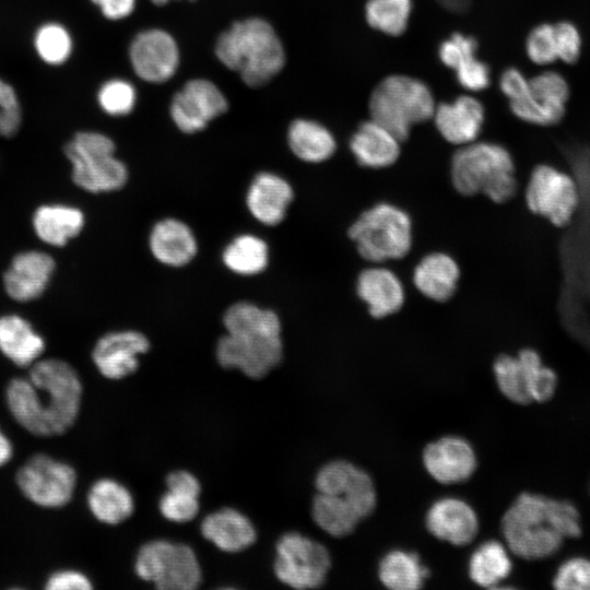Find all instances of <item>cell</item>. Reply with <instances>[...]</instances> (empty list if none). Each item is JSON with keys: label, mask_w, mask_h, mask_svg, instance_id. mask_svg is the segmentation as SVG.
<instances>
[{"label": "cell", "mask_w": 590, "mask_h": 590, "mask_svg": "<svg viewBox=\"0 0 590 590\" xmlns=\"http://www.w3.org/2000/svg\"><path fill=\"white\" fill-rule=\"evenodd\" d=\"M135 574L161 590H193L202 574L191 547L166 540H153L138 552Z\"/></svg>", "instance_id": "obj_10"}, {"label": "cell", "mask_w": 590, "mask_h": 590, "mask_svg": "<svg viewBox=\"0 0 590 590\" xmlns=\"http://www.w3.org/2000/svg\"><path fill=\"white\" fill-rule=\"evenodd\" d=\"M356 294L376 319L398 312L405 300V291L399 276L382 264H371L356 279Z\"/></svg>", "instance_id": "obj_21"}, {"label": "cell", "mask_w": 590, "mask_h": 590, "mask_svg": "<svg viewBox=\"0 0 590 590\" xmlns=\"http://www.w3.org/2000/svg\"><path fill=\"white\" fill-rule=\"evenodd\" d=\"M459 50L451 69L458 83L471 92L483 91L491 84L489 67L475 56L477 43L472 36L458 33Z\"/></svg>", "instance_id": "obj_36"}, {"label": "cell", "mask_w": 590, "mask_h": 590, "mask_svg": "<svg viewBox=\"0 0 590 590\" xmlns=\"http://www.w3.org/2000/svg\"><path fill=\"white\" fill-rule=\"evenodd\" d=\"M72 181L91 193L121 189L129 178L126 164L116 156V144L98 131H79L64 144Z\"/></svg>", "instance_id": "obj_9"}, {"label": "cell", "mask_w": 590, "mask_h": 590, "mask_svg": "<svg viewBox=\"0 0 590 590\" xmlns=\"http://www.w3.org/2000/svg\"><path fill=\"white\" fill-rule=\"evenodd\" d=\"M98 7L103 16L110 21H119L131 15L137 0H90Z\"/></svg>", "instance_id": "obj_47"}, {"label": "cell", "mask_w": 590, "mask_h": 590, "mask_svg": "<svg viewBox=\"0 0 590 590\" xmlns=\"http://www.w3.org/2000/svg\"><path fill=\"white\" fill-rule=\"evenodd\" d=\"M329 550L298 532L283 534L275 545L274 574L284 585L298 589L321 587L331 568Z\"/></svg>", "instance_id": "obj_11"}, {"label": "cell", "mask_w": 590, "mask_h": 590, "mask_svg": "<svg viewBox=\"0 0 590 590\" xmlns=\"http://www.w3.org/2000/svg\"><path fill=\"white\" fill-rule=\"evenodd\" d=\"M15 480L20 492L34 505L61 508L72 499L78 475L71 464L36 453L20 467Z\"/></svg>", "instance_id": "obj_12"}, {"label": "cell", "mask_w": 590, "mask_h": 590, "mask_svg": "<svg viewBox=\"0 0 590 590\" xmlns=\"http://www.w3.org/2000/svg\"><path fill=\"white\" fill-rule=\"evenodd\" d=\"M93 585L83 573L74 569H60L51 573L45 583L47 590H90Z\"/></svg>", "instance_id": "obj_45"}, {"label": "cell", "mask_w": 590, "mask_h": 590, "mask_svg": "<svg viewBox=\"0 0 590 590\" xmlns=\"http://www.w3.org/2000/svg\"><path fill=\"white\" fill-rule=\"evenodd\" d=\"M46 347L31 322L15 314L0 316V352L14 365L30 367Z\"/></svg>", "instance_id": "obj_28"}, {"label": "cell", "mask_w": 590, "mask_h": 590, "mask_svg": "<svg viewBox=\"0 0 590 590\" xmlns=\"http://www.w3.org/2000/svg\"><path fill=\"white\" fill-rule=\"evenodd\" d=\"M26 377L11 379L5 402L15 422L38 437L60 436L75 423L83 387L73 366L60 358H39Z\"/></svg>", "instance_id": "obj_1"}, {"label": "cell", "mask_w": 590, "mask_h": 590, "mask_svg": "<svg viewBox=\"0 0 590 590\" xmlns=\"http://www.w3.org/2000/svg\"><path fill=\"white\" fill-rule=\"evenodd\" d=\"M526 51L529 59L541 66L557 60L554 24L543 23L535 26L527 37Z\"/></svg>", "instance_id": "obj_40"}, {"label": "cell", "mask_w": 590, "mask_h": 590, "mask_svg": "<svg viewBox=\"0 0 590 590\" xmlns=\"http://www.w3.org/2000/svg\"><path fill=\"white\" fill-rule=\"evenodd\" d=\"M227 109L228 102L221 88L208 79L196 78L187 81L174 94L169 116L179 131L194 134L204 130Z\"/></svg>", "instance_id": "obj_14"}, {"label": "cell", "mask_w": 590, "mask_h": 590, "mask_svg": "<svg viewBox=\"0 0 590 590\" xmlns=\"http://www.w3.org/2000/svg\"><path fill=\"white\" fill-rule=\"evenodd\" d=\"M578 202V188L569 175L545 164L532 170L526 189V203L532 213L563 227L570 222Z\"/></svg>", "instance_id": "obj_13"}, {"label": "cell", "mask_w": 590, "mask_h": 590, "mask_svg": "<svg viewBox=\"0 0 590 590\" xmlns=\"http://www.w3.org/2000/svg\"><path fill=\"white\" fill-rule=\"evenodd\" d=\"M223 323L226 334L216 344L219 364L237 368L252 379L268 375L282 361L281 320L276 312L249 302L229 306Z\"/></svg>", "instance_id": "obj_3"}, {"label": "cell", "mask_w": 590, "mask_h": 590, "mask_svg": "<svg viewBox=\"0 0 590 590\" xmlns=\"http://www.w3.org/2000/svg\"><path fill=\"white\" fill-rule=\"evenodd\" d=\"M13 451L14 449L10 438L0 427V468L5 465L12 459Z\"/></svg>", "instance_id": "obj_49"}, {"label": "cell", "mask_w": 590, "mask_h": 590, "mask_svg": "<svg viewBox=\"0 0 590 590\" xmlns=\"http://www.w3.org/2000/svg\"><path fill=\"white\" fill-rule=\"evenodd\" d=\"M149 349L150 341L139 331H113L96 341L92 359L105 378L118 380L138 369L139 356L146 353Z\"/></svg>", "instance_id": "obj_18"}, {"label": "cell", "mask_w": 590, "mask_h": 590, "mask_svg": "<svg viewBox=\"0 0 590 590\" xmlns=\"http://www.w3.org/2000/svg\"><path fill=\"white\" fill-rule=\"evenodd\" d=\"M515 173L511 154L498 143L474 141L462 145L450 162V180L457 192L467 197L482 193L495 203L515 197Z\"/></svg>", "instance_id": "obj_6"}, {"label": "cell", "mask_w": 590, "mask_h": 590, "mask_svg": "<svg viewBox=\"0 0 590 590\" xmlns=\"http://www.w3.org/2000/svg\"><path fill=\"white\" fill-rule=\"evenodd\" d=\"M149 246L153 257L169 267L188 264L198 251V243L191 228L174 217L163 219L154 224Z\"/></svg>", "instance_id": "obj_25"}, {"label": "cell", "mask_w": 590, "mask_h": 590, "mask_svg": "<svg viewBox=\"0 0 590 590\" xmlns=\"http://www.w3.org/2000/svg\"><path fill=\"white\" fill-rule=\"evenodd\" d=\"M433 118L436 129L446 141L462 146L476 141L485 113L476 98L462 95L451 103L436 106Z\"/></svg>", "instance_id": "obj_23"}, {"label": "cell", "mask_w": 590, "mask_h": 590, "mask_svg": "<svg viewBox=\"0 0 590 590\" xmlns=\"http://www.w3.org/2000/svg\"><path fill=\"white\" fill-rule=\"evenodd\" d=\"M460 267L455 258L441 251L424 256L413 270V284L426 298L444 303L458 287Z\"/></svg>", "instance_id": "obj_26"}, {"label": "cell", "mask_w": 590, "mask_h": 590, "mask_svg": "<svg viewBox=\"0 0 590 590\" xmlns=\"http://www.w3.org/2000/svg\"><path fill=\"white\" fill-rule=\"evenodd\" d=\"M426 472L444 485L469 480L476 470L477 458L472 445L455 435L440 437L428 442L422 452Z\"/></svg>", "instance_id": "obj_17"}, {"label": "cell", "mask_w": 590, "mask_h": 590, "mask_svg": "<svg viewBox=\"0 0 590 590\" xmlns=\"http://www.w3.org/2000/svg\"><path fill=\"white\" fill-rule=\"evenodd\" d=\"M411 12L412 0H368L365 5L367 23L390 36L406 30Z\"/></svg>", "instance_id": "obj_37"}, {"label": "cell", "mask_w": 590, "mask_h": 590, "mask_svg": "<svg viewBox=\"0 0 590 590\" xmlns=\"http://www.w3.org/2000/svg\"><path fill=\"white\" fill-rule=\"evenodd\" d=\"M425 527L436 539L455 546H464L477 535L480 522L475 510L465 500L442 497L426 511Z\"/></svg>", "instance_id": "obj_20"}, {"label": "cell", "mask_w": 590, "mask_h": 590, "mask_svg": "<svg viewBox=\"0 0 590 590\" xmlns=\"http://www.w3.org/2000/svg\"><path fill=\"white\" fill-rule=\"evenodd\" d=\"M368 106L371 119L401 141L409 138L414 125L433 118L436 108L430 88L421 80L403 74L380 81Z\"/></svg>", "instance_id": "obj_8"}, {"label": "cell", "mask_w": 590, "mask_h": 590, "mask_svg": "<svg viewBox=\"0 0 590 590\" xmlns=\"http://www.w3.org/2000/svg\"><path fill=\"white\" fill-rule=\"evenodd\" d=\"M510 551L496 540L480 544L471 554L468 563L470 579L483 588H493L504 581L511 573Z\"/></svg>", "instance_id": "obj_34"}, {"label": "cell", "mask_w": 590, "mask_h": 590, "mask_svg": "<svg viewBox=\"0 0 590 590\" xmlns=\"http://www.w3.org/2000/svg\"><path fill=\"white\" fill-rule=\"evenodd\" d=\"M87 506L98 521L115 526L132 515L134 503L131 493L123 484L104 477L90 487Z\"/></svg>", "instance_id": "obj_32"}, {"label": "cell", "mask_w": 590, "mask_h": 590, "mask_svg": "<svg viewBox=\"0 0 590 590\" xmlns=\"http://www.w3.org/2000/svg\"><path fill=\"white\" fill-rule=\"evenodd\" d=\"M381 585L391 590H417L424 586L429 569L418 554L404 550H391L379 560L377 568Z\"/></svg>", "instance_id": "obj_33"}, {"label": "cell", "mask_w": 590, "mask_h": 590, "mask_svg": "<svg viewBox=\"0 0 590 590\" xmlns=\"http://www.w3.org/2000/svg\"><path fill=\"white\" fill-rule=\"evenodd\" d=\"M56 269L54 258L42 250L16 253L3 274L7 295L15 302L28 303L47 290Z\"/></svg>", "instance_id": "obj_19"}, {"label": "cell", "mask_w": 590, "mask_h": 590, "mask_svg": "<svg viewBox=\"0 0 590 590\" xmlns=\"http://www.w3.org/2000/svg\"><path fill=\"white\" fill-rule=\"evenodd\" d=\"M287 144L297 158L312 164L328 161L337 150L332 132L322 123L306 118L290 123Z\"/></svg>", "instance_id": "obj_30"}, {"label": "cell", "mask_w": 590, "mask_h": 590, "mask_svg": "<svg viewBox=\"0 0 590 590\" xmlns=\"http://www.w3.org/2000/svg\"><path fill=\"white\" fill-rule=\"evenodd\" d=\"M222 260L233 273L245 276L256 275L268 267L269 247L256 235L241 234L224 248Z\"/></svg>", "instance_id": "obj_35"}, {"label": "cell", "mask_w": 590, "mask_h": 590, "mask_svg": "<svg viewBox=\"0 0 590 590\" xmlns=\"http://www.w3.org/2000/svg\"><path fill=\"white\" fill-rule=\"evenodd\" d=\"M22 123V107L14 87L0 78V137L15 135Z\"/></svg>", "instance_id": "obj_42"}, {"label": "cell", "mask_w": 590, "mask_h": 590, "mask_svg": "<svg viewBox=\"0 0 590 590\" xmlns=\"http://www.w3.org/2000/svg\"><path fill=\"white\" fill-rule=\"evenodd\" d=\"M84 224L85 217L79 208L62 203L43 204L32 217L36 236L54 247L66 246L81 233Z\"/></svg>", "instance_id": "obj_29"}, {"label": "cell", "mask_w": 590, "mask_h": 590, "mask_svg": "<svg viewBox=\"0 0 590 590\" xmlns=\"http://www.w3.org/2000/svg\"><path fill=\"white\" fill-rule=\"evenodd\" d=\"M97 104L99 108L111 117L129 115L137 103L134 86L123 79H110L105 81L97 91Z\"/></svg>", "instance_id": "obj_39"}, {"label": "cell", "mask_w": 590, "mask_h": 590, "mask_svg": "<svg viewBox=\"0 0 590 590\" xmlns=\"http://www.w3.org/2000/svg\"><path fill=\"white\" fill-rule=\"evenodd\" d=\"M201 533L227 553L241 552L257 539L251 521L240 511L227 507L208 515L201 523Z\"/></svg>", "instance_id": "obj_27"}, {"label": "cell", "mask_w": 590, "mask_h": 590, "mask_svg": "<svg viewBox=\"0 0 590 590\" xmlns=\"http://www.w3.org/2000/svg\"><path fill=\"white\" fill-rule=\"evenodd\" d=\"M33 43L39 59L49 66L64 63L73 49L71 34L57 22L42 24L35 32Z\"/></svg>", "instance_id": "obj_38"}, {"label": "cell", "mask_w": 590, "mask_h": 590, "mask_svg": "<svg viewBox=\"0 0 590 590\" xmlns=\"http://www.w3.org/2000/svg\"><path fill=\"white\" fill-rule=\"evenodd\" d=\"M316 495L311 504L314 522L334 538L354 532L377 505L371 476L356 464L332 460L323 464L315 477Z\"/></svg>", "instance_id": "obj_4"}, {"label": "cell", "mask_w": 590, "mask_h": 590, "mask_svg": "<svg viewBox=\"0 0 590 590\" xmlns=\"http://www.w3.org/2000/svg\"><path fill=\"white\" fill-rule=\"evenodd\" d=\"M150 1L155 5H164L168 3L170 0H150ZM189 1H194V0H189Z\"/></svg>", "instance_id": "obj_51"}, {"label": "cell", "mask_w": 590, "mask_h": 590, "mask_svg": "<svg viewBox=\"0 0 590 590\" xmlns=\"http://www.w3.org/2000/svg\"><path fill=\"white\" fill-rule=\"evenodd\" d=\"M568 97L565 78L555 71H545L529 79L528 93L509 102V106L512 114L526 122L551 126L564 117Z\"/></svg>", "instance_id": "obj_16"}, {"label": "cell", "mask_w": 590, "mask_h": 590, "mask_svg": "<svg viewBox=\"0 0 590 590\" xmlns=\"http://www.w3.org/2000/svg\"><path fill=\"white\" fill-rule=\"evenodd\" d=\"M557 58L565 63H575L581 51V37L577 27L570 22L554 24Z\"/></svg>", "instance_id": "obj_44"}, {"label": "cell", "mask_w": 590, "mask_h": 590, "mask_svg": "<svg viewBox=\"0 0 590 590\" xmlns=\"http://www.w3.org/2000/svg\"><path fill=\"white\" fill-rule=\"evenodd\" d=\"M214 54L249 87H261L284 68L286 54L274 27L264 19L250 16L234 22L222 32Z\"/></svg>", "instance_id": "obj_5"}, {"label": "cell", "mask_w": 590, "mask_h": 590, "mask_svg": "<svg viewBox=\"0 0 590 590\" xmlns=\"http://www.w3.org/2000/svg\"><path fill=\"white\" fill-rule=\"evenodd\" d=\"M199 496L167 489L161 497L158 509L163 517L173 522H187L199 512Z\"/></svg>", "instance_id": "obj_41"}, {"label": "cell", "mask_w": 590, "mask_h": 590, "mask_svg": "<svg viewBox=\"0 0 590 590\" xmlns=\"http://www.w3.org/2000/svg\"><path fill=\"white\" fill-rule=\"evenodd\" d=\"M539 353L532 349H523L516 356L498 355L493 363L496 385L502 394L517 404L532 402L529 387L531 366Z\"/></svg>", "instance_id": "obj_31"}, {"label": "cell", "mask_w": 590, "mask_h": 590, "mask_svg": "<svg viewBox=\"0 0 590 590\" xmlns=\"http://www.w3.org/2000/svg\"><path fill=\"white\" fill-rule=\"evenodd\" d=\"M293 199V187L285 178L274 173L261 172L248 187L246 205L258 222L274 226L285 219Z\"/></svg>", "instance_id": "obj_22"}, {"label": "cell", "mask_w": 590, "mask_h": 590, "mask_svg": "<svg viewBox=\"0 0 590 590\" xmlns=\"http://www.w3.org/2000/svg\"><path fill=\"white\" fill-rule=\"evenodd\" d=\"M401 140L373 119L362 122L350 139V150L363 167L380 169L393 165L401 153Z\"/></svg>", "instance_id": "obj_24"}, {"label": "cell", "mask_w": 590, "mask_h": 590, "mask_svg": "<svg viewBox=\"0 0 590 590\" xmlns=\"http://www.w3.org/2000/svg\"><path fill=\"white\" fill-rule=\"evenodd\" d=\"M500 530L510 553L535 560L556 553L565 539L580 535L581 526L571 503L522 493L504 512Z\"/></svg>", "instance_id": "obj_2"}, {"label": "cell", "mask_w": 590, "mask_h": 590, "mask_svg": "<svg viewBox=\"0 0 590 590\" xmlns=\"http://www.w3.org/2000/svg\"><path fill=\"white\" fill-rule=\"evenodd\" d=\"M167 489L184 492L200 496L201 485L198 479L190 472L177 470L166 477Z\"/></svg>", "instance_id": "obj_48"}, {"label": "cell", "mask_w": 590, "mask_h": 590, "mask_svg": "<svg viewBox=\"0 0 590 590\" xmlns=\"http://www.w3.org/2000/svg\"><path fill=\"white\" fill-rule=\"evenodd\" d=\"M504 95L511 101L523 97L529 90V80L516 68L506 69L499 81Z\"/></svg>", "instance_id": "obj_46"}, {"label": "cell", "mask_w": 590, "mask_h": 590, "mask_svg": "<svg viewBox=\"0 0 590 590\" xmlns=\"http://www.w3.org/2000/svg\"><path fill=\"white\" fill-rule=\"evenodd\" d=\"M347 234L358 255L371 264L403 259L413 243L409 213L389 202H378L363 211Z\"/></svg>", "instance_id": "obj_7"}, {"label": "cell", "mask_w": 590, "mask_h": 590, "mask_svg": "<svg viewBox=\"0 0 590 590\" xmlns=\"http://www.w3.org/2000/svg\"><path fill=\"white\" fill-rule=\"evenodd\" d=\"M128 57L134 74L146 83L170 80L180 63V51L174 36L162 28H146L132 38Z\"/></svg>", "instance_id": "obj_15"}, {"label": "cell", "mask_w": 590, "mask_h": 590, "mask_svg": "<svg viewBox=\"0 0 590 590\" xmlns=\"http://www.w3.org/2000/svg\"><path fill=\"white\" fill-rule=\"evenodd\" d=\"M553 585L558 590H590V559L574 557L557 569Z\"/></svg>", "instance_id": "obj_43"}, {"label": "cell", "mask_w": 590, "mask_h": 590, "mask_svg": "<svg viewBox=\"0 0 590 590\" xmlns=\"http://www.w3.org/2000/svg\"><path fill=\"white\" fill-rule=\"evenodd\" d=\"M436 2L451 13H464L471 7V0H436Z\"/></svg>", "instance_id": "obj_50"}]
</instances>
